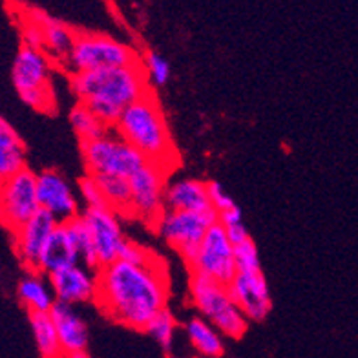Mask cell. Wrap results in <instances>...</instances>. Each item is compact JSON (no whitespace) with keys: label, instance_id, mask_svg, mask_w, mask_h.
Segmentation results:
<instances>
[{"label":"cell","instance_id":"1","mask_svg":"<svg viewBox=\"0 0 358 358\" xmlns=\"http://www.w3.org/2000/svg\"><path fill=\"white\" fill-rule=\"evenodd\" d=\"M170 296L169 271L157 256L146 265L117 259L97 271L95 303L113 322L136 331H146Z\"/></svg>","mask_w":358,"mask_h":358},{"label":"cell","instance_id":"2","mask_svg":"<svg viewBox=\"0 0 358 358\" xmlns=\"http://www.w3.org/2000/svg\"><path fill=\"white\" fill-rule=\"evenodd\" d=\"M71 92L104 124L115 127L128 106L152 92L141 61L124 68L83 71L70 76Z\"/></svg>","mask_w":358,"mask_h":358},{"label":"cell","instance_id":"3","mask_svg":"<svg viewBox=\"0 0 358 358\" xmlns=\"http://www.w3.org/2000/svg\"><path fill=\"white\" fill-rule=\"evenodd\" d=\"M113 132L130 143L146 163H154L166 172L178 166V148L154 90L124 110Z\"/></svg>","mask_w":358,"mask_h":358},{"label":"cell","instance_id":"4","mask_svg":"<svg viewBox=\"0 0 358 358\" xmlns=\"http://www.w3.org/2000/svg\"><path fill=\"white\" fill-rule=\"evenodd\" d=\"M189 294L194 307L207 322L229 338H241L245 335L249 320L232 300L229 287L223 283L190 273Z\"/></svg>","mask_w":358,"mask_h":358},{"label":"cell","instance_id":"5","mask_svg":"<svg viewBox=\"0 0 358 358\" xmlns=\"http://www.w3.org/2000/svg\"><path fill=\"white\" fill-rule=\"evenodd\" d=\"M139 61H141V53L136 48L115 41L110 35L77 31L66 66L71 73H83V71L132 66Z\"/></svg>","mask_w":358,"mask_h":358},{"label":"cell","instance_id":"6","mask_svg":"<svg viewBox=\"0 0 358 358\" xmlns=\"http://www.w3.org/2000/svg\"><path fill=\"white\" fill-rule=\"evenodd\" d=\"M80 154L85 161L86 174L94 178L121 176L130 179L146 165L145 157L130 143L113 132V128L99 139L80 143Z\"/></svg>","mask_w":358,"mask_h":358},{"label":"cell","instance_id":"7","mask_svg":"<svg viewBox=\"0 0 358 358\" xmlns=\"http://www.w3.org/2000/svg\"><path fill=\"white\" fill-rule=\"evenodd\" d=\"M217 223V213H178L165 210L156 223L161 238L174 250H178L185 264L192 265L198 256L199 245L208 229Z\"/></svg>","mask_w":358,"mask_h":358},{"label":"cell","instance_id":"8","mask_svg":"<svg viewBox=\"0 0 358 358\" xmlns=\"http://www.w3.org/2000/svg\"><path fill=\"white\" fill-rule=\"evenodd\" d=\"M41 210L37 198V174L29 169L15 174L0 185V223L11 232H17L22 225Z\"/></svg>","mask_w":358,"mask_h":358},{"label":"cell","instance_id":"9","mask_svg":"<svg viewBox=\"0 0 358 358\" xmlns=\"http://www.w3.org/2000/svg\"><path fill=\"white\" fill-rule=\"evenodd\" d=\"M170 172L165 169L146 163L139 172L130 178L132 203H130V217H139L141 222L154 225L165 214V192L166 179Z\"/></svg>","mask_w":358,"mask_h":358},{"label":"cell","instance_id":"10","mask_svg":"<svg viewBox=\"0 0 358 358\" xmlns=\"http://www.w3.org/2000/svg\"><path fill=\"white\" fill-rule=\"evenodd\" d=\"M189 273L201 274L217 283L229 285L238 273L234 258V245L229 240L225 227L217 222L208 229L199 245L198 256L189 267Z\"/></svg>","mask_w":358,"mask_h":358},{"label":"cell","instance_id":"11","mask_svg":"<svg viewBox=\"0 0 358 358\" xmlns=\"http://www.w3.org/2000/svg\"><path fill=\"white\" fill-rule=\"evenodd\" d=\"M80 217L85 220L90 234H92L101 267L117 262L123 245L128 240L124 238L121 216L110 207H101L85 208L80 213Z\"/></svg>","mask_w":358,"mask_h":358},{"label":"cell","instance_id":"12","mask_svg":"<svg viewBox=\"0 0 358 358\" xmlns=\"http://www.w3.org/2000/svg\"><path fill=\"white\" fill-rule=\"evenodd\" d=\"M37 198L41 210H46L57 223H70L80 216L77 194L61 172L53 169L37 174Z\"/></svg>","mask_w":358,"mask_h":358},{"label":"cell","instance_id":"13","mask_svg":"<svg viewBox=\"0 0 358 358\" xmlns=\"http://www.w3.org/2000/svg\"><path fill=\"white\" fill-rule=\"evenodd\" d=\"M53 61L46 52L22 44L15 55L11 68V80L19 95L53 92L52 88Z\"/></svg>","mask_w":358,"mask_h":358},{"label":"cell","instance_id":"14","mask_svg":"<svg viewBox=\"0 0 358 358\" xmlns=\"http://www.w3.org/2000/svg\"><path fill=\"white\" fill-rule=\"evenodd\" d=\"M232 300L240 307L249 322H262L273 309L271 291L262 273H236L232 282L227 285Z\"/></svg>","mask_w":358,"mask_h":358},{"label":"cell","instance_id":"15","mask_svg":"<svg viewBox=\"0 0 358 358\" xmlns=\"http://www.w3.org/2000/svg\"><path fill=\"white\" fill-rule=\"evenodd\" d=\"M55 300L68 306L95 302L97 298V271L83 264L62 268L48 276Z\"/></svg>","mask_w":358,"mask_h":358},{"label":"cell","instance_id":"16","mask_svg":"<svg viewBox=\"0 0 358 358\" xmlns=\"http://www.w3.org/2000/svg\"><path fill=\"white\" fill-rule=\"evenodd\" d=\"M59 225L53 216L46 210H38L26 225H22L15 232V252L19 256L20 264L28 271H38V262L44 247L55 227Z\"/></svg>","mask_w":358,"mask_h":358},{"label":"cell","instance_id":"17","mask_svg":"<svg viewBox=\"0 0 358 358\" xmlns=\"http://www.w3.org/2000/svg\"><path fill=\"white\" fill-rule=\"evenodd\" d=\"M79 250H77L76 240L71 236L68 223H59L55 231L52 232L46 247H44L41 262H38V273L44 276H50L53 273H59L62 268L79 265Z\"/></svg>","mask_w":358,"mask_h":358},{"label":"cell","instance_id":"18","mask_svg":"<svg viewBox=\"0 0 358 358\" xmlns=\"http://www.w3.org/2000/svg\"><path fill=\"white\" fill-rule=\"evenodd\" d=\"M166 210L178 213H210L214 210L208 199V181L179 179L172 181L165 192Z\"/></svg>","mask_w":358,"mask_h":358},{"label":"cell","instance_id":"19","mask_svg":"<svg viewBox=\"0 0 358 358\" xmlns=\"http://www.w3.org/2000/svg\"><path fill=\"white\" fill-rule=\"evenodd\" d=\"M50 315H52L53 324L57 327V335L61 340L64 355L85 353L90 340L88 325L76 311V307L57 302Z\"/></svg>","mask_w":358,"mask_h":358},{"label":"cell","instance_id":"20","mask_svg":"<svg viewBox=\"0 0 358 358\" xmlns=\"http://www.w3.org/2000/svg\"><path fill=\"white\" fill-rule=\"evenodd\" d=\"M29 13L43 29V52H46L53 62L66 64L71 48L76 43L77 31H73L70 26H66L61 20L48 17L43 11L31 10Z\"/></svg>","mask_w":358,"mask_h":358},{"label":"cell","instance_id":"21","mask_svg":"<svg viewBox=\"0 0 358 358\" xmlns=\"http://www.w3.org/2000/svg\"><path fill=\"white\" fill-rule=\"evenodd\" d=\"M24 169H28L26 145L17 130L0 115V185Z\"/></svg>","mask_w":358,"mask_h":358},{"label":"cell","instance_id":"22","mask_svg":"<svg viewBox=\"0 0 358 358\" xmlns=\"http://www.w3.org/2000/svg\"><path fill=\"white\" fill-rule=\"evenodd\" d=\"M17 296L28 313H50L57 303L50 280L38 271H28L17 285Z\"/></svg>","mask_w":358,"mask_h":358},{"label":"cell","instance_id":"23","mask_svg":"<svg viewBox=\"0 0 358 358\" xmlns=\"http://www.w3.org/2000/svg\"><path fill=\"white\" fill-rule=\"evenodd\" d=\"M185 331L189 336V342L199 355L207 358H220L225 351L223 345V335L207 322L203 316H192L187 324Z\"/></svg>","mask_w":358,"mask_h":358},{"label":"cell","instance_id":"24","mask_svg":"<svg viewBox=\"0 0 358 358\" xmlns=\"http://www.w3.org/2000/svg\"><path fill=\"white\" fill-rule=\"evenodd\" d=\"M29 325L34 331L35 344H37L38 353L43 358H62L61 340L57 335V327L53 324V318L50 313H31L29 315Z\"/></svg>","mask_w":358,"mask_h":358},{"label":"cell","instance_id":"25","mask_svg":"<svg viewBox=\"0 0 358 358\" xmlns=\"http://www.w3.org/2000/svg\"><path fill=\"white\" fill-rule=\"evenodd\" d=\"M97 183L104 194L106 205L121 216H130V203H132V189L130 179L121 176H97Z\"/></svg>","mask_w":358,"mask_h":358},{"label":"cell","instance_id":"26","mask_svg":"<svg viewBox=\"0 0 358 358\" xmlns=\"http://www.w3.org/2000/svg\"><path fill=\"white\" fill-rule=\"evenodd\" d=\"M68 119H70L71 128H73V132L79 137L80 143L99 139V137H103L104 134H108L110 130H112L108 124H104L103 121H101V119L83 103H77L76 106L71 108Z\"/></svg>","mask_w":358,"mask_h":358},{"label":"cell","instance_id":"27","mask_svg":"<svg viewBox=\"0 0 358 358\" xmlns=\"http://www.w3.org/2000/svg\"><path fill=\"white\" fill-rule=\"evenodd\" d=\"M68 227H70L71 236H73V240H76L77 250H79L80 264L85 265V267L92 268V271H99L101 268L99 256H97L94 240H92V234H90L85 220H83L80 216L76 217L73 222L68 223Z\"/></svg>","mask_w":358,"mask_h":358},{"label":"cell","instance_id":"28","mask_svg":"<svg viewBox=\"0 0 358 358\" xmlns=\"http://www.w3.org/2000/svg\"><path fill=\"white\" fill-rule=\"evenodd\" d=\"M141 64L145 68L146 79H148L150 88H161V86H165L170 80V76H172L170 62L157 52H152V50L143 52Z\"/></svg>","mask_w":358,"mask_h":358},{"label":"cell","instance_id":"29","mask_svg":"<svg viewBox=\"0 0 358 358\" xmlns=\"http://www.w3.org/2000/svg\"><path fill=\"white\" fill-rule=\"evenodd\" d=\"M176 329H178V322H176L174 315H172V313L169 311V307H166L165 311H161L159 315L148 324L146 333L156 340L157 344L165 349V351H170V348L174 344Z\"/></svg>","mask_w":358,"mask_h":358},{"label":"cell","instance_id":"30","mask_svg":"<svg viewBox=\"0 0 358 358\" xmlns=\"http://www.w3.org/2000/svg\"><path fill=\"white\" fill-rule=\"evenodd\" d=\"M234 258L238 273H262L258 247L252 238L243 241L241 245L234 247Z\"/></svg>","mask_w":358,"mask_h":358},{"label":"cell","instance_id":"31","mask_svg":"<svg viewBox=\"0 0 358 358\" xmlns=\"http://www.w3.org/2000/svg\"><path fill=\"white\" fill-rule=\"evenodd\" d=\"M79 196L85 201V208L108 207L103 190H101L99 183H97V179L94 176L86 174L85 178L79 179Z\"/></svg>","mask_w":358,"mask_h":358},{"label":"cell","instance_id":"32","mask_svg":"<svg viewBox=\"0 0 358 358\" xmlns=\"http://www.w3.org/2000/svg\"><path fill=\"white\" fill-rule=\"evenodd\" d=\"M156 258L157 255H154L152 250H148L146 247L139 245V243H136V241L132 240H127V243L123 245V250H121V256H119V259L136 265L150 264V262H154Z\"/></svg>","mask_w":358,"mask_h":358},{"label":"cell","instance_id":"33","mask_svg":"<svg viewBox=\"0 0 358 358\" xmlns=\"http://www.w3.org/2000/svg\"><path fill=\"white\" fill-rule=\"evenodd\" d=\"M208 199L217 214L225 213L236 205L234 199L227 194V190L217 181H208Z\"/></svg>","mask_w":358,"mask_h":358},{"label":"cell","instance_id":"34","mask_svg":"<svg viewBox=\"0 0 358 358\" xmlns=\"http://www.w3.org/2000/svg\"><path fill=\"white\" fill-rule=\"evenodd\" d=\"M225 232L234 247L241 245L243 241H247L250 238L249 231H247V227L243 225V222L236 223V225H231V227H225Z\"/></svg>","mask_w":358,"mask_h":358},{"label":"cell","instance_id":"35","mask_svg":"<svg viewBox=\"0 0 358 358\" xmlns=\"http://www.w3.org/2000/svg\"><path fill=\"white\" fill-rule=\"evenodd\" d=\"M217 222L222 223L223 227H231L236 225V223L243 222V216H241V208L238 205H234L232 208L225 210V213L217 214Z\"/></svg>","mask_w":358,"mask_h":358},{"label":"cell","instance_id":"36","mask_svg":"<svg viewBox=\"0 0 358 358\" xmlns=\"http://www.w3.org/2000/svg\"><path fill=\"white\" fill-rule=\"evenodd\" d=\"M62 358H92V357H90V355L86 353V351H85V353H71V355H64V357H62Z\"/></svg>","mask_w":358,"mask_h":358},{"label":"cell","instance_id":"37","mask_svg":"<svg viewBox=\"0 0 358 358\" xmlns=\"http://www.w3.org/2000/svg\"><path fill=\"white\" fill-rule=\"evenodd\" d=\"M166 358H172V357H166Z\"/></svg>","mask_w":358,"mask_h":358}]
</instances>
